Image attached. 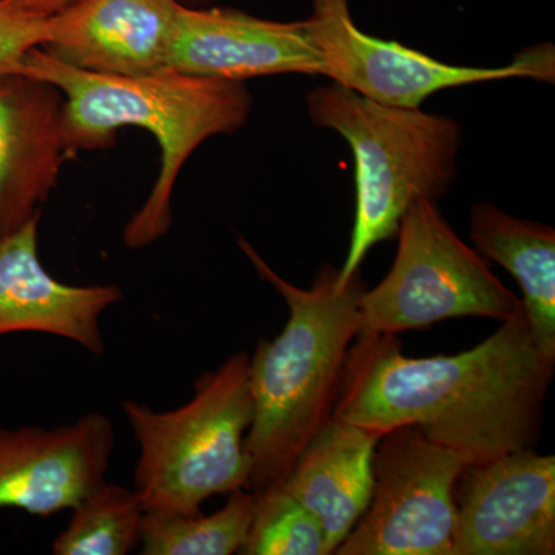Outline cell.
<instances>
[{
	"instance_id": "cell-22",
	"label": "cell",
	"mask_w": 555,
	"mask_h": 555,
	"mask_svg": "<svg viewBox=\"0 0 555 555\" xmlns=\"http://www.w3.org/2000/svg\"><path fill=\"white\" fill-rule=\"evenodd\" d=\"M185 2H190V3H206V2H210V0H185Z\"/></svg>"
},
{
	"instance_id": "cell-6",
	"label": "cell",
	"mask_w": 555,
	"mask_h": 555,
	"mask_svg": "<svg viewBox=\"0 0 555 555\" xmlns=\"http://www.w3.org/2000/svg\"><path fill=\"white\" fill-rule=\"evenodd\" d=\"M397 238L392 269L361 295V331L397 335L462 317L503 323L524 310L486 259L456 235L436 201H416Z\"/></svg>"
},
{
	"instance_id": "cell-4",
	"label": "cell",
	"mask_w": 555,
	"mask_h": 555,
	"mask_svg": "<svg viewBox=\"0 0 555 555\" xmlns=\"http://www.w3.org/2000/svg\"><path fill=\"white\" fill-rule=\"evenodd\" d=\"M309 118L337 131L356 158L357 208L339 283L360 270L372 247L397 238L416 201L448 195L463 129L449 116L390 107L332 82L308 94Z\"/></svg>"
},
{
	"instance_id": "cell-16",
	"label": "cell",
	"mask_w": 555,
	"mask_h": 555,
	"mask_svg": "<svg viewBox=\"0 0 555 555\" xmlns=\"http://www.w3.org/2000/svg\"><path fill=\"white\" fill-rule=\"evenodd\" d=\"M469 235L481 257L516 278L532 337L555 357V230L478 203L470 211Z\"/></svg>"
},
{
	"instance_id": "cell-1",
	"label": "cell",
	"mask_w": 555,
	"mask_h": 555,
	"mask_svg": "<svg viewBox=\"0 0 555 555\" xmlns=\"http://www.w3.org/2000/svg\"><path fill=\"white\" fill-rule=\"evenodd\" d=\"M554 367L525 310L456 356L409 358L396 335L360 331L332 416L383 436L416 426L466 466L481 465L534 447Z\"/></svg>"
},
{
	"instance_id": "cell-21",
	"label": "cell",
	"mask_w": 555,
	"mask_h": 555,
	"mask_svg": "<svg viewBox=\"0 0 555 555\" xmlns=\"http://www.w3.org/2000/svg\"><path fill=\"white\" fill-rule=\"evenodd\" d=\"M0 2L13 3V5L22 7V9L33 11L39 16L50 17L53 14L60 13L69 3L75 0H0Z\"/></svg>"
},
{
	"instance_id": "cell-11",
	"label": "cell",
	"mask_w": 555,
	"mask_h": 555,
	"mask_svg": "<svg viewBox=\"0 0 555 555\" xmlns=\"http://www.w3.org/2000/svg\"><path fill=\"white\" fill-rule=\"evenodd\" d=\"M181 0H75L47 22L40 49L89 72L147 76L170 69Z\"/></svg>"
},
{
	"instance_id": "cell-17",
	"label": "cell",
	"mask_w": 555,
	"mask_h": 555,
	"mask_svg": "<svg viewBox=\"0 0 555 555\" xmlns=\"http://www.w3.org/2000/svg\"><path fill=\"white\" fill-rule=\"evenodd\" d=\"M254 491L230 494L217 513L204 516L145 511L142 524V555H232L241 553L254 521Z\"/></svg>"
},
{
	"instance_id": "cell-19",
	"label": "cell",
	"mask_w": 555,
	"mask_h": 555,
	"mask_svg": "<svg viewBox=\"0 0 555 555\" xmlns=\"http://www.w3.org/2000/svg\"><path fill=\"white\" fill-rule=\"evenodd\" d=\"M257 507L243 555H331L315 517L283 486L255 492Z\"/></svg>"
},
{
	"instance_id": "cell-14",
	"label": "cell",
	"mask_w": 555,
	"mask_h": 555,
	"mask_svg": "<svg viewBox=\"0 0 555 555\" xmlns=\"http://www.w3.org/2000/svg\"><path fill=\"white\" fill-rule=\"evenodd\" d=\"M65 152L57 90L24 76L0 79V238L39 214Z\"/></svg>"
},
{
	"instance_id": "cell-10",
	"label": "cell",
	"mask_w": 555,
	"mask_h": 555,
	"mask_svg": "<svg viewBox=\"0 0 555 555\" xmlns=\"http://www.w3.org/2000/svg\"><path fill=\"white\" fill-rule=\"evenodd\" d=\"M115 448L107 415L91 412L57 427L0 425V509L50 517L105 483Z\"/></svg>"
},
{
	"instance_id": "cell-3",
	"label": "cell",
	"mask_w": 555,
	"mask_h": 555,
	"mask_svg": "<svg viewBox=\"0 0 555 555\" xmlns=\"http://www.w3.org/2000/svg\"><path fill=\"white\" fill-rule=\"evenodd\" d=\"M238 244L288 308L281 334L261 339L248 356L254 420L247 434V488L258 492L283 485L299 454L332 418L347 350L361 331L360 299L366 284L360 270L341 284L339 270L324 264L312 287H297L278 275L246 240Z\"/></svg>"
},
{
	"instance_id": "cell-8",
	"label": "cell",
	"mask_w": 555,
	"mask_h": 555,
	"mask_svg": "<svg viewBox=\"0 0 555 555\" xmlns=\"http://www.w3.org/2000/svg\"><path fill=\"white\" fill-rule=\"evenodd\" d=\"M306 31L323 64V76L367 100L418 108L437 91L509 78L554 80L553 46L525 51L500 68L462 67L433 60L397 40L361 31L349 0H312Z\"/></svg>"
},
{
	"instance_id": "cell-13",
	"label": "cell",
	"mask_w": 555,
	"mask_h": 555,
	"mask_svg": "<svg viewBox=\"0 0 555 555\" xmlns=\"http://www.w3.org/2000/svg\"><path fill=\"white\" fill-rule=\"evenodd\" d=\"M39 217L0 238V337L54 335L102 356L101 317L122 292L113 284L69 286L50 275L39 258Z\"/></svg>"
},
{
	"instance_id": "cell-12",
	"label": "cell",
	"mask_w": 555,
	"mask_h": 555,
	"mask_svg": "<svg viewBox=\"0 0 555 555\" xmlns=\"http://www.w3.org/2000/svg\"><path fill=\"white\" fill-rule=\"evenodd\" d=\"M170 69L207 78L323 76V64L305 22L261 20L238 10L196 9L182 3Z\"/></svg>"
},
{
	"instance_id": "cell-2",
	"label": "cell",
	"mask_w": 555,
	"mask_h": 555,
	"mask_svg": "<svg viewBox=\"0 0 555 555\" xmlns=\"http://www.w3.org/2000/svg\"><path fill=\"white\" fill-rule=\"evenodd\" d=\"M16 76L53 87L64 96L67 152L104 147L122 127L147 130L158 141V178L124 230V243L130 248L149 246L169 232L171 193L184 164L208 138L241 129L254 107L243 80L178 69L147 76L104 75L73 67L42 49L25 56Z\"/></svg>"
},
{
	"instance_id": "cell-5",
	"label": "cell",
	"mask_w": 555,
	"mask_h": 555,
	"mask_svg": "<svg viewBox=\"0 0 555 555\" xmlns=\"http://www.w3.org/2000/svg\"><path fill=\"white\" fill-rule=\"evenodd\" d=\"M122 409L139 447L133 489L145 511L198 513L210 496L247 488L248 353L204 374L192 400L173 411L130 400Z\"/></svg>"
},
{
	"instance_id": "cell-18",
	"label": "cell",
	"mask_w": 555,
	"mask_h": 555,
	"mask_svg": "<svg viewBox=\"0 0 555 555\" xmlns=\"http://www.w3.org/2000/svg\"><path fill=\"white\" fill-rule=\"evenodd\" d=\"M54 555H127L141 543L145 507L134 489L107 481L73 507Z\"/></svg>"
},
{
	"instance_id": "cell-9",
	"label": "cell",
	"mask_w": 555,
	"mask_h": 555,
	"mask_svg": "<svg viewBox=\"0 0 555 555\" xmlns=\"http://www.w3.org/2000/svg\"><path fill=\"white\" fill-rule=\"evenodd\" d=\"M454 496V555L555 554L554 455L526 448L467 465Z\"/></svg>"
},
{
	"instance_id": "cell-15",
	"label": "cell",
	"mask_w": 555,
	"mask_h": 555,
	"mask_svg": "<svg viewBox=\"0 0 555 555\" xmlns=\"http://www.w3.org/2000/svg\"><path fill=\"white\" fill-rule=\"evenodd\" d=\"M382 437L375 430L332 416L281 485L317 518L332 554L371 503L374 456Z\"/></svg>"
},
{
	"instance_id": "cell-7",
	"label": "cell",
	"mask_w": 555,
	"mask_h": 555,
	"mask_svg": "<svg viewBox=\"0 0 555 555\" xmlns=\"http://www.w3.org/2000/svg\"><path fill=\"white\" fill-rule=\"evenodd\" d=\"M465 462L416 426L379 438L366 513L338 555H454V488Z\"/></svg>"
},
{
	"instance_id": "cell-20",
	"label": "cell",
	"mask_w": 555,
	"mask_h": 555,
	"mask_svg": "<svg viewBox=\"0 0 555 555\" xmlns=\"http://www.w3.org/2000/svg\"><path fill=\"white\" fill-rule=\"evenodd\" d=\"M47 22L49 17L0 2V79L16 76L25 56L43 46Z\"/></svg>"
}]
</instances>
